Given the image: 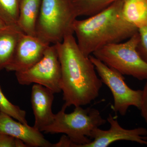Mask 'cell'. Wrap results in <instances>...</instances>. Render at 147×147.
Segmentation results:
<instances>
[{
	"mask_svg": "<svg viewBox=\"0 0 147 147\" xmlns=\"http://www.w3.org/2000/svg\"><path fill=\"white\" fill-rule=\"evenodd\" d=\"M139 40L138 31L125 42L106 45L92 55L122 75L147 80V63L137 50Z\"/></svg>",
	"mask_w": 147,
	"mask_h": 147,
	"instance_id": "5",
	"label": "cell"
},
{
	"mask_svg": "<svg viewBox=\"0 0 147 147\" xmlns=\"http://www.w3.org/2000/svg\"><path fill=\"white\" fill-rule=\"evenodd\" d=\"M54 94L39 84H34L32 87L31 101L34 116L33 127L41 132L54 120L55 114L53 113L52 106Z\"/></svg>",
	"mask_w": 147,
	"mask_h": 147,
	"instance_id": "11",
	"label": "cell"
},
{
	"mask_svg": "<svg viewBox=\"0 0 147 147\" xmlns=\"http://www.w3.org/2000/svg\"><path fill=\"white\" fill-rule=\"evenodd\" d=\"M2 112L0 113V134L20 139L28 147H53V144L33 126L22 123Z\"/></svg>",
	"mask_w": 147,
	"mask_h": 147,
	"instance_id": "10",
	"label": "cell"
},
{
	"mask_svg": "<svg viewBox=\"0 0 147 147\" xmlns=\"http://www.w3.org/2000/svg\"><path fill=\"white\" fill-rule=\"evenodd\" d=\"M41 0H21L17 25L25 34L36 36V26Z\"/></svg>",
	"mask_w": 147,
	"mask_h": 147,
	"instance_id": "13",
	"label": "cell"
},
{
	"mask_svg": "<svg viewBox=\"0 0 147 147\" xmlns=\"http://www.w3.org/2000/svg\"><path fill=\"white\" fill-rule=\"evenodd\" d=\"M15 75L20 85L39 84L55 94L61 92V72L56 44L49 45L35 64L25 71L15 72Z\"/></svg>",
	"mask_w": 147,
	"mask_h": 147,
	"instance_id": "7",
	"label": "cell"
},
{
	"mask_svg": "<svg viewBox=\"0 0 147 147\" xmlns=\"http://www.w3.org/2000/svg\"><path fill=\"white\" fill-rule=\"evenodd\" d=\"M22 140L5 134H0V147H27Z\"/></svg>",
	"mask_w": 147,
	"mask_h": 147,
	"instance_id": "19",
	"label": "cell"
},
{
	"mask_svg": "<svg viewBox=\"0 0 147 147\" xmlns=\"http://www.w3.org/2000/svg\"><path fill=\"white\" fill-rule=\"evenodd\" d=\"M50 45L36 36L22 32L13 58L5 69L15 72L26 70L42 59Z\"/></svg>",
	"mask_w": 147,
	"mask_h": 147,
	"instance_id": "9",
	"label": "cell"
},
{
	"mask_svg": "<svg viewBox=\"0 0 147 147\" xmlns=\"http://www.w3.org/2000/svg\"><path fill=\"white\" fill-rule=\"evenodd\" d=\"M122 13L127 22L138 29L147 25V0H123Z\"/></svg>",
	"mask_w": 147,
	"mask_h": 147,
	"instance_id": "14",
	"label": "cell"
},
{
	"mask_svg": "<svg viewBox=\"0 0 147 147\" xmlns=\"http://www.w3.org/2000/svg\"><path fill=\"white\" fill-rule=\"evenodd\" d=\"M107 121L110 125L108 130L99 127L95 129L92 133V140L81 147H107L119 141L137 142L147 146V129L144 127L127 129L121 126L117 117L109 114Z\"/></svg>",
	"mask_w": 147,
	"mask_h": 147,
	"instance_id": "8",
	"label": "cell"
},
{
	"mask_svg": "<svg viewBox=\"0 0 147 147\" xmlns=\"http://www.w3.org/2000/svg\"><path fill=\"white\" fill-rule=\"evenodd\" d=\"M66 107L55 114L54 120L42 132L50 134H64L74 144L73 147H81L91 141L92 132L95 129L106 123L99 110L89 107L76 106L73 112L65 113Z\"/></svg>",
	"mask_w": 147,
	"mask_h": 147,
	"instance_id": "3",
	"label": "cell"
},
{
	"mask_svg": "<svg viewBox=\"0 0 147 147\" xmlns=\"http://www.w3.org/2000/svg\"><path fill=\"white\" fill-rule=\"evenodd\" d=\"M89 57L102 84H105L112 92L114 99V103L111 107L112 110L123 116L130 106L139 109L142 90L132 89L125 83L123 75L109 67L93 55H90Z\"/></svg>",
	"mask_w": 147,
	"mask_h": 147,
	"instance_id": "6",
	"label": "cell"
},
{
	"mask_svg": "<svg viewBox=\"0 0 147 147\" xmlns=\"http://www.w3.org/2000/svg\"><path fill=\"white\" fill-rule=\"evenodd\" d=\"M121 0H72L77 16H92Z\"/></svg>",
	"mask_w": 147,
	"mask_h": 147,
	"instance_id": "15",
	"label": "cell"
},
{
	"mask_svg": "<svg viewBox=\"0 0 147 147\" xmlns=\"http://www.w3.org/2000/svg\"><path fill=\"white\" fill-rule=\"evenodd\" d=\"M61 67V87L64 105L83 106L95 100L102 86L94 66L84 55L73 33L56 44Z\"/></svg>",
	"mask_w": 147,
	"mask_h": 147,
	"instance_id": "1",
	"label": "cell"
},
{
	"mask_svg": "<svg viewBox=\"0 0 147 147\" xmlns=\"http://www.w3.org/2000/svg\"><path fill=\"white\" fill-rule=\"evenodd\" d=\"M139 110L141 115L147 124V82L142 90V99Z\"/></svg>",
	"mask_w": 147,
	"mask_h": 147,
	"instance_id": "20",
	"label": "cell"
},
{
	"mask_svg": "<svg viewBox=\"0 0 147 147\" xmlns=\"http://www.w3.org/2000/svg\"><path fill=\"white\" fill-rule=\"evenodd\" d=\"M0 110L22 123L28 124L26 112L9 101L5 95L0 86Z\"/></svg>",
	"mask_w": 147,
	"mask_h": 147,
	"instance_id": "17",
	"label": "cell"
},
{
	"mask_svg": "<svg viewBox=\"0 0 147 147\" xmlns=\"http://www.w3.org/2000/svg\"><path fill=\"white\" fill-rule=\"evenodd\" d=\"M77 17L72 0H41L36 36L50 45L61 42L67 34L74 33Z\"/></svg>",
	"mask_w": 147,
	"mask_h": 147,
	"instance_id": "4",
	"label": "cell"
},
{
	"mask_svg": "<svg viewBox=\"0 0 147 147\" xmlns=\"http://www.w3.org/2000/svg\"><path fill=\"white\" fill-rule=\"evenodd\" d=\"M21 1L0 0V18L7 26H18Z\"/></svg>",
	"mask_w": 147,
	"mask_h": 147,
	"instance_id": "16",
	"label": "cell"
},
{
	"mask_svg": "<svg viewBox=\"0 0 147 147\" xmlns=\"http://www.w3.org/2000/svg\"><path fill=\"white\" fill-rule=\"evenodd\" d=\"M74 145V144L66 135H63L59 142L53 144V147H73Z\"/></svg>",
	"mask_w": 147,
	"mask_h": 147,
	"instance_id": "21",
	"label": "cell"
},
{
	"mask_svg": "<svg viewBox=\"0 0 147 147\" xmlns=\"http://www.w3.org/2000/svg\"><path fill=\"white\" fill-rule=\"evenodd\" d=\"M123 0L117 1L88 18L75 20L74 34L84 55L89 57L104 46L122 42L138 32L123 18Z\"/></svg>",
	"mask_w": 147,
	"mask_h": 147,
	"instance_id": "2",
	"label": "cell"
},
{
	"mask_svg": "<svg viewBox=\"0 0 147 147\" xmlns=\"http://www.w3.org/2000/svg\"><path fill=\"white\" fill-rule=\"evenodd\" d=\"M7 26L6 25L5 23L3 21V20L0 18V29L3 28L5 26Z\"/></svg>",
	"mask_w": 147,
	"mask_h": 147,
	"instance_id": "22",
	"label": "cell"
},
{
	"mask_svg": "<svg viewBox=\"0 0 147 147\" xmlns=\"http://www.w3.org/2000/svg\"><path fill=\"white\" fill-rule=\"evenodd\" d=\"M139 40L137 50L139 55L147 63V25L138 29Z\"/></svg>",
	"mask_w": 147,
	"mask_h": 147,
	"instance_id": "18",
	"label": "cell"
},
{
	"mask_svg": "<svg viewBox=\"0 0 147 147\" xmlns=\"http://www.w3.org/2000/svg\"><path fill=\"white\" fill-rule=\"evenodd\" d=\"M22 32L16 25L0 29V71L5 69L10 63Z\"/></svg>",
	"mask_w": 147,
	"mask_h": 147,
	"instance_id": "12",
	"label": "cell"
},
{
	"mask_svg": "<svg viewBox=\"0 0 147 147\" xmlns=\"http://www.w3.org/2000/svg\"><path fill=\"white\" fill-rule=\"evenodd\" d=\"M1 110H0V113H1Z\"/></svg>",
	"mask_w": 147,
	"mask_h": 147,
	"instance_id": "23",
	"label": "cell"
}]
</instances>
